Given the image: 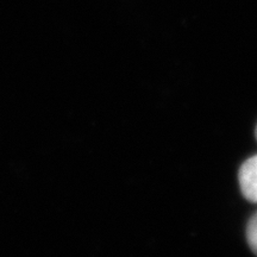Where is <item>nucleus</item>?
<instances>
[{"label":"nucleus","instance_id":"obj_3","mask_svg":"<svg viewBox=\"0 0 257 257\" xmlns=\"http://www.w3.org/2000/svg\"><path fill=\"white\" fill-rule=\"evenodd\" d=\"M256 138H257V126H256Z\"/></svg>","mask_w":257,"mask_h":257},{"label":"nucleus","instance_id":"obj_1","mask_svg":"<svg viewBox=\"0 0 257 257\" xmlns=\"http://www.w3.org/2000/svg\"><path fill=\"white\" fill-rule=\"evenodd\" d=\"M238 181L244 198L257 204V155L250 157L240 166Z\"/></svg>","mask_w":257,"mask_h":257},{"label":"nucleus","instance_id":"obj_2","mask_svg":"<svg viewBox=\"0 0 257 257\" xmlns=\"http://www.w3.org/2000/svg\"><path fill=\"white\" fill-rule=\"evenodd\" d=\"M246 239L252 251L257 253V213L253 214L246 226Z\"/></svg>","mask_w":257,"mask_h":257}]
</instances>
